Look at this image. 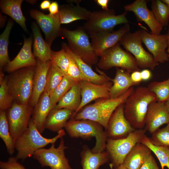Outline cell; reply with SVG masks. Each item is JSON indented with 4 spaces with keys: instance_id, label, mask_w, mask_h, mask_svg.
Listing matches in <instances>:
<instances>
[{
    "instance_id": "obj_45",
    "label": "cell",
    "mask_w": 169,
    "mask_h": 169,
    "mask_svg": "<svg viewBox=\"0 0 169 169\" xmlns=\"http://www.w3.org/2000/svg\"><path fill=\"white\" fill-rule=\"evenodd\" d=\"M131 78L134 85L139 84L142 81L140 71H136L131 74Z\"/></svg>"
},
{
    "instance_id": "obj_14",
    "label": "cell",
    "mask_w": 169,
    "mask_h": 169,
    "mask_svg": "<svg viewBox=\"0 0 169 169\" xmlns=\"http://www.w3.org/2000/svg\"><path fill=\"white\" fill-rule=\"evenodd\" d=\"M142 42L153 56L155 61L163 63L169 60V56L166 51L167 48V34H154L145 30H139Z\"/></svg>"
},
{
    "instance_id": "obj_31",
    "label": "cell",
    "mask_w": 169,
    "mask_h": 169,
    "mask_svg": "<svg viewBox=\"0 0 169 169\" xmlns=\"http://www.w3.org/2000/svg\"><path fill=\"white\" fill-rule=\"evenodd\" d=\"M81 101L80 85L79 83H77L60 100L54 108H66L75 112L79 107Z\"/></svg>"
},
{
    "instance_id": "obj_12",
    "label": "cell",
    "mask_w": 169,
    "mask_h": 169,
    "mask_svg": "<svg viewBox=\"0 0 169 169\" xmlns=\"http://www.w3.org/2000/svg\"><path fill=\"white\" fill-rule=\"evenodd\" d=\"M33 109L29 104L22 105L15 102L8 110L6 115L9 131L14 143L28 128Z\"/></svg>"
},
{
    "instance_id": "obj_37",
    "label": "cell",
    "mask_w": 169,
    "mask_h": 169,
    "mask_svg": "<svg viewBox=\"0 0 169 169\" xmlns=\"http://www.w3.org/2000/svg\"><path fill=\"white\" fill-rule=\"evenodd\" d=\"M151 11L157 20L163 27L168 25L169 10L166 5L161 0L151 1Z\"/></svg>"
},
{
    "instance_id": "obj_7",
    "label": "cell",
    "mask_w": 169,
    "mask_h": 169,
    "mask_svg": "<svg viewBox=\"0 0 169 169\" xmlns=\"http://www.w3.org/2000/svg\"><path fill=\"white\" fill-rule=\"evenodd\" d=\"M144 129H136L126 137L117 139L107 138L105 150L111 163L110 166L115 167L122 164L125 157L135 145L141 142L146 135Z\"/></svg>"
},
{
    "instance_id": "obj_28",
    "label": "cell",
    "mask_w": 169,
    "mask_h": 169,
    "mask_svg": "<svg viewBox=\"0 0 169 169\" xmlns=\"http://www.w3.org/2000/svg\"><path fill=\"white\" fill-rule=\"evenodd\" d=\"M130 75V73L123 69L116 68L115 76L111 80L113 84L110 90V98L119 97L134 86Z\"/></svg>"
},
{
    "instance_id": "obj_13",
    "label": "cell",
    "mask_w": 169,
    "mask_h": 169,
    "mask_svg": "<svg viewBox=\"0 0 169 169\" xmlns=\"http://www.w3.org/2000/svg\"><path fill=\"white\" fill-rule=\"evenodd\" d=\"M30 15L35 19L44 33L46 42L51 46L53 41L60 36V26L59 13L54 15L46 14L36 9H31Z\"/></svg>"
},
{
    "instance_id": "obj_43",
    "label": "cell",
    "mask_w": 169,
    "mask_h": 169,
    "mask_svg": "<svg viewBox=\"0 0 169 169\" xmlns=\"http://www.w3.org/2000/svg\"><path fill=\"white\" fill-rule=\"evenodd\" d=\"M16 157L11 156L6 161H0V169H28L18 161Z\"/></svg>"
},
{
    "instance_id": "obj_5",
    "label": "cell",
    "mask_w": 169,
    "mask_h": 169,
    "mask_svg": "<svg viewBox=\"0 0 169 169\" xmlns=\"http://www.w3.org/2000/svg\"><path fill=\"white\" fill-rule=\"evenodd\" d=\"M36 66L26 67L13 72L7 83L9 92L16 102L29 104L33 89V80Z\"/></svg>"
},
{
    "instance_id": "obj_15",
    "label": "cell",
    "mask_w": 169,
    "mask_h": 169,
    "mask_svg": "<svg viewBox=\"0 0 169 169\" xmlns=\"http://www.w3.org/2000/svg\"><path fill=\"white\" fill-rule=\"evenodd\" d=\"M124 103L120 105L111 115L105 130L107 138L117 139L126 137L136 130L124 114Z\"/></svg>"
},
{
    "instance_id": "obj_39",
    "label": "cell",
    "mask_w": 169,
    "mask_h": 169,
    "mask_svg": "<svg viewBox=\"0 0 169 169\" xmlns=\"http://www.w3.org/2000/svg\"><path fill=\"white\" fill-rule=\"evenodd\" d=\"M0 110L6 111L12 106L14 99L9 92L7 79L4 78L2 70H0Z\"/></svg>"
},
{
    "instance_id": "obj_35",
    "label": "cell",
    "mask_w": 169,
    "mask_h": 169,
    "mask_svg": "<svg viewBox=\"0 0 169 169\" xmlns=\"http://www.w3.org/2000/svg\"><path fill=\"white\" fill-rule=\"evenodd\" d=\"M76 83L69 75L64 76L60 84L49 95L51 102L54 108L60 100Z\"/></svg>"
},
{
    "instance_id": "obj_29",
    "label": "cell",
    "mask_w": 169,
    "mask_h": 169,
    "mask_svg": "<svg viewBox=\"0 0 169 169\" xmlns=\"http://www.w3.org/2000/svg\"><path fill=\"white\" fill-rule=\"evenodd\" d=\"M69 52L80 70L84 80L98 84H103L111 81L112 79L98 68L97 70L100 74L94 72L91 66L84 62L79 57L73 52L70 48Z\"/></svg>"
},
{
    "instance_id": "obj_20",
    "label": "cell",
    "mask_w": 169,
    "mask_h": 169,
    "mask_svg": "<svg viewBox=\"0 0 169 169\" xmlns=\"http://www.w3.org/2000/svg\"><path fill=\"white\" fill-rule=\"evenodd\" d=\"M22 47L16 57L5 67V70L8 73L13 72L19 69L29 66H36L37 60L32 51L33 39L32 37L26 38L23 37Z\"/></svg>"
},
{
    "instance_id": "obj_3",
    "label": "cell",
    "mask_w": 169,
    "mask_h": 169,
    "mask_svg": "<svg viewBox=\"0 0 169 169\" xmlns=\"http://www.w3.org/2000/svg\"><path fill=\"white\" fill-rule=\"evenodd\" d=\"M65 135L64 129L59 131L54 137L49 138L43 137L38 131L31 118L27 129L16 140L15 149L17 151L16 157L24 161L33 156L34 153L49 144L55 143L59 138Z\"/></svg>"
},
{
    "instance_id": "obj_44",
    "label": "cell",
    "mask_w": 169,
    "mask_h": 169,
    "mask_svg": "<svg viewBox=\"0 0 169 169\" xmlns=\"http://www.w3.org/2000/svg\"><path fill=\"white\" fill-rule=\"evenodd\" d=\"M140 169H159L153 156L151 154Z\"/></svg>"
},
{
    "instance_id": "obj_16",
    "label": "cell",
    "mask_w": 169,
    "mask_h": 169,
    "mask_svg": "<svg viewBox=\"0 0 169 169\" xmlns=\"http://www.w3.org/2000/svg\"><path fill=\"white\" fill-rule=\"evenodd\" d=\"M130 29L129 24L127 23L115 31L89 33L92 45L97 55L100 56L105 50L119 43L122 36L130 32Z\"/></svg>"
},
{
    "instance_id": "obj_2",
    "label": "cell",
    "mask_w": 169,
    "mask_h": 169,
    "mask_svg": "<svg viewBox=\"0 0 169 169\" xmlns=\"http://www.w3.org/2000/svg\"><path fill=\"white\" fill-rule=\"evenodd\" d=\"M134 89L132 86L117 98L98 99L94 103L84 107L72 118L76 120L87 119L95 121L105 130L113 112L119 106L125 102Z\"/></svg>"
},
{
    "instance_id": "obj_36",
    "label": "cell",
    "mask_w": 169,
    "mask_h": 169,
    "mask_svg": "<svg viewBox=\"0 0 169 169\" xmlns=\"http://www.w3.org/2000/svg\"><path fill=\"white\" fill-rule=\"evenodd\" d=\"M64 76L60 69L51 62L47 74L46 84L44 91L50 95L60 84Z\"/></svg>"
},
{
    "instance_id": "obj_8",
    "label": "cell",
    "mask_w": 169,
    "mask_h": 169,
    "mask_svg": "<svg viewBox=\"0 0 169 169\" xmlns=\"http://www.w3.org/2000/svg\"><path fill=\"white\" fill-rule=\"evenodd\" d=\"M126 12L116 15L113 9L91 12L89 18L83 27L88 33L102 32H112L116 25L129 22Z\"/></svg>"
},
{
    "instance_id": "obj_52",
    "label": "cell",
    "mask_w": 169,
    "mask_h": 169,
    "mask_svg": "<svg viewBox=\"0 0 169 169\" xmlns=\"http://www.w3.org/2000/svg\"><path fill=\"white\" fill-rule=\"evenodd\" d=\"M114 169H128L125 167L122 164L114 167Z\"/></svg>"
},
{
    "instance_id": "obj_34",
    "label": "cell",
    "mask_w": 169,
    "mask_h": 169,
    "mask_svg": "<svg viewBox=\"0 0 169 169\" xmlns=\"http://www.w3.org/2000/svg\"><path fill=\"white\" fill-rule=\"evenodd\" d=\"M141 143L147 146L156 155L160 162L161 169H164L165 166L169 169V146L154 145L146 135Z\"/></svg>"
},
{
    "instance_id": "obj_50",
    "label": "cell",
    "mask_w": 169,
    "mask_h": 169,
    "mask_svg": "<svg viewBox=\"0 0 169 169\" xmlns=\"http://www.w3.org/2000/svg\"><path fill=\"white\" fill-rule=\"evenodd\" d=\"M164 104L169 114V98L166 101Z\"/></svg>"
},
{
    "instance_id": "obj_21",
    "label": "cell",
    "mask_w": 169,
    "mask_h": 169,
    "mask_svg": "<svg viewBox=\"0 0 169 169\" xmlns=\"http://www.w3.org/2000/svg\"><path fill=\"white\" fill-rule=\"evenodd\" d=\"M37 64L33 80V89L29 104L33 107L38 103L45 90L47 75L51 60L43 62L37 59Z\"/></svg>"
},
{
    "instance_id": "obj_54",
    "label": "cell",
    "mask_w": 169,
    "mask_h": 169,
    "mask_svg": "<svg viewBox=\"0 0 169 169\" xmlns=\"http://www.w3.org/2000/svg\"><path fill=\"white\" fill-rule=\"evenodd\" d=\"M168 28H169L168 30H169V25H168Z\"/></svg>"
},
{
    "instance_id": "obj_26",
    "label": "cell",
    "mask_w": 169,
    "mask_h": 169,
    "mask_svg": "<svg viewBox=\"0 0 169 169\" xmlns=\"http://www.w3.org/2000/svg\"><path fill=\"white\" fill-rule=\"evenodd\" d=\"M33 37V54L37 59L43 62L51 60V46L43 38L38 24L35 22L31 24Z\"/></svg>"
},
{
    "instance_id": "obj_11",
    "label": "cell",
    "mask_w": 169,
    "mask_h": 169,
    "mask_svg": "<svg viewBox=\"0 0 169 169\" xmlns=\"http://www.w3.org/2000/svg\"><path fill=\"white\" fill-rule=\"evenodd\" d=\"M55 143L51 144L49 148L39 149L34 153L33 158L42 167L49 166L50 169H72L65 156V151L67 147L63 137L60 138L57 148L55 147Z\"/></svg>"
},
{
    "instance_id": "obj_32",
    "label": "cell",
    "mask_w": 169,
    "mask_h": 169,
    "mask_svg": "<svg viewBox=\"0 0 169 169\" xmlns=\"http://www.w3.org/2000/svg\"><path fill=\"white\" fill-rule=\"evenodd\" d=\"M12 19L8 20L3 33L0 36V70L10 61L8 52L9 38L10 32L13 25Z\"/></svg>"
},
{
    "instance_id": "obj_1",
    "label": "cell",
    "mask_w": 169,
    "mask_h": 169,
    "mask_svg": "<svg viewBox=\"0 0 169 169\" xmlns=\"http://www.w3.org/2000/svg\"><path fill=\"white\" fill-rule=\"evenodd\" d=\"M156 101L155 95L147 87H136L124 103L125 117L135 129H143L148 106Z\"/></svg>"
},
{
    "instance_id": "obj_47",
    "label": "cell",
    "mask_w": 169,
    "mask_h": 169,
    "mask_svg": "<svg viewBox=\"0 0 169 169\" xmlns=\"http://www.w3.org/2000/svg\"><path fill=\"white\" fill-rule=\"evenodd\" d=\"M142 81H147L149 80L152 77V73L149 69H145L141 71Z\"/></svg>"
},
{
    "instance_id": "obj_9",
    "label": "cell",
    "mask_w": 169,
    "mask_h": 169,
    "mask_svg": "<svg viewBox=\"0 0 169 169\" xmlns=\"http://www.w3.org/2000/svg\"><path fill=\"white\" fill-rule=\"evenodd\" d=\"M100 57L97 64L102 69L107 70L114 67L120 68L130 74L140 70L134 56L124 50L119 43L105 50Z\"/></svg>"
},
{
    "instance_id": "obj_23",
    "label": "cell",
    "mask_w": 169,
    "mask_h": 169,
    "mask_svg": "<svg viewBox=\"0 0 169 169\" xmlns=\"http://www.w3.org/2000/svg\"><path fill=\"white\" fill-rule=\"evenodd\" d=\"M91 12L79 4L63 5L59 7V13L61 24H67L79 20H88Z\"/></svg>"
},
{
    "instance_id": "obj_46",
    "label": "cell",
    "mask_w": 169,
    "mask_h": 169,
    "mask_svg": "<svg viewBox=\"0 0 169 169\" xmlns=\"http://www.w3.org/2000/svg\"><path fill=\"white\" fill-rule=\"evenodd\" d=\"M59 7L56 1L52 2L49 8V14L54 15L59 13Z\"/></svg>"
},
{
    "instance_id": "obj_19",
    "label": "cell",
    "mask_w": 169,
    "mask_h": 169,
    "mask_svg": "<svg viewBox=\"0 0 169 169\" xmlns=\"http://www.w3.org/2000/svg\"><path fill=\"white\" fill-rule=\"evenodd\" d=\"M165 102L155 101L149 106L145 120V129L152 134L162 125L169 124V114Z\"/></svg>"
},
{
    "instance_id": "obj_18",
    "label": "cell",
    "mask_w": 169,
    "mask_h": 169,
    "mask_svg": "<svg viewBox=\"0 0 169 169\" xmlns=\"http://www.w3.org/2000/svg\"><path fill=\"white\" fill-rule=\"evenodd\" d=\"M125 12H133L138 20L144 22L150 28L151 33L159 34L163 27L156 19L151 10L148 8L145 0H136L124 7Z\"/></svg>"
},
{
    "instance_id": "obj_22",
    "label": "cell",
    "mask_w": 169,
    "mask_h": 169,
    "mask_svg": "<svg viewBox=\"0 0 169 169\" xmlns=\"http://www.w3.org/2000/svg\"><path fill=\"white\" fill-rule=\"evenodd\" d=\"M54 108L49 95L44 91L33 107L31 118L40 133H42L45 129L44 125L46 119Z\"/></svg>"
},
{
    "instance_id": "obj_25",
    "label": "cell",
    "mask_w": 169,
    "mask_h": 169,
    "mask_svg": "<svg viewBox=\"0 0 169 169\" xmlns=\"http://www.w3.org/2000/svg\"><path fill=\"white\" fill-rule=\"evenodd\" d=\"M151 151L145 145L138 143L125 157L122 165L128 169H140Z\"/></svg>"
},
{
    "instance_id": "obj_30",
    "label": "cell",
    "mask_w": 169,
    "mask_h": 169,
    "mask_svg": "<svg viewBox=\"0 0 169 169\" xmlns=\"http://www.w3.org/2000/svg\"><path fill=\"white\" fill-rule=\"evenodd\" d=\"M23 0H1L0 1L1 11L10 17L26 32H28L26 19L22 13L21 7Z\"/></svg>"
},
{
    "instance_id": "obj_38",
    "label": "cell",
    "mask_w": 169,
    "mask_h": 169,
    "mask_svg": "<svg viewBox=\"0 0 169 169\" xmlns=\"http://www.w3.org/2000/svg\"><path fill=\"white\" fill-rule=\"evenodd\" d=\"M147 87L155 95L157 102H165L169 98V78L161 82H151Z\"/></svg>"
},
{
    "instance_id": "obj_6",
    "label": "cell",
    "mask_w": 169,
    "mask_h": 169,
    "mask_svg": "<svg viewBox=\"0 0 169 169\" xmlns=\"http://www.w3.org/2000/svg\"><path fill=\"white\" fill-rule=\"evenodd\" d=\"M60 36L67 40L71 50L84 62L90 66L97 63L98 56L82 26L78 27L73 30L62 28Z\"/></svg>"
},
{
    "instance_id": "obj_51",
    "label": "cell",
    "mask_w": 169,
    "mask_h": 169,
    "mask_svg": "<svg viewBox=\"0 0 169 169\" xmlns=\"http://www.w3.org/2000/svg\"><path fill=\"white\" fill-rule=\"evenodd\" d=\"M167 44L168 46L167 48V49L166 50V52L168 53V56H169V30H168L167 33Z\"/></svg>"
},
{
    "instance_id": "obj_49",
    "label": "cell",
    "mask_w": 169,
    "mask_h": 169,
    "mask_svg": "<svg viewBox=\"0 0 169 169\" xmlns=\"http://www.w3.org/2000/svg\"><path fill=\"white\" fill-rule=\"evenodd\" d=\"M51 3L50 1L49 0H44L40 3V8L42 10H46L49 9Z\"/></svg>"
},
{
    "instance_id": "obj_41",
    "label": "cell",
    "mask_w": 169,
    "mask_h": 169,
    "mask_svg": "<svg viewBox=\"0 0 169 169\" xmlns=\"http://www.w3.org/2000/svg\"><path fill=\"white\" fill-rule=\"evenodd\" d=\"M51 57V62L60 69L64 76L68 75L69 60L64 48L62 46L61 49L59 51L52 50Z\"/></svg>"
},
{
    "instance_id": "obj_27",
    "label": "cell",
    "mask_w": 169,
    "mask_h": 169,
    "mask_svg": "<svg viewBox=\"0 0 169 169\" xmlns=\"http://www.w3.org/2000/svg\"><path fill=\"white\" fill-rule=\"evenodd\" d=\"M80 156L82 169H99L101 166L108 162L110 159L106 151L94 153L86 145L83 146Z\"/></svg>"
},
{
    "instance_id": "obj_10",
    "label": "cell",
    "mask_w": 169,
    "mask_h": 169,
    "mask_svg": "<svg viewBox=\"0 0 169 169\" xmlns=\"http://www.w3.org/2000/svg\"><path fill=\"white\" fill-rule=\"evenodd\" d=\"M119 43L126 51L133 55L140 69L154 70L159 64L152 55L143 48L139 30L133 33L130 32L126 33Z\"/></svg>"
},
{
    "instance_id": "obj_42",
    "label": "cell",
    "mask_w": 169,
    "mask_h": 169,
    "mask_svg": "<svg viewBox=\"0 0 169 169\" xmlns=\"http://www.w3.org/2000/svg\"><path fill=\"white\" fill-rule=\"evenodd\" d=\"M151 134L149 138L153 144L169 146V124L162 129L159 128Z\"/></svg>"
},
{
    "instance_id": "obj_33",
    "label": "cell",
    "mask_w": 169,
    "mask_h": 169,
    "mask_svg": "<svg viewBox=\"0 0 169 169\" xmlns=\"http://www.w3.org/2000/svg\"><path fill=\"white\" fill-rule=\"evenodd\" d=\"M0 137L8 153L13 155L15 151V143L10 133L6 111L0 110Z\"/></svg>"
},
{
    "instance_id": "obj_40",
    "label": "cell",
    "mask_w": 169,
    "mask_h": 169,
    "mask_svg": "<svg viewBox=\"0 0 169 169\" xmlns=\"http://www.w3.org/2000/svg\"><path fill=\"white\" fill-rule=\"evenodd\" d=\"M62 46L64 49L69 60V65L67 75L71 77L76 83L84 80L80 70L76 61L71 54L68 45L65 43L62 44Z\"/></svg>"
},
{
    "instance_id": "obj_48",
    "label": "cell",
    "mask_w": 169,
    "mask_h": 169,
    "mask_svg": "<svg viewBox=\"0 0 169 169\" xmlns=\"http://www.w3.org/2000/svg\"><path fill=\"white\" fill-rule=\"evenodd\" d=\"M96 3L100 6L103 10H108V5L110 1L109 0H95L94 1Z\"/></svg>"
},
{
    "instance_id": "obj_24",
    "label": "cell",
    "mask_w": 169,
    "mask_h": 169,
    "mask_svg": "<svg viewBox=\"0 0 169 169\" xmlns=\"http://www.w3.org/2000/svg\"><path fill=\"white\" fill-rule=\"evenodd\" d=\"M74 111L66 108H54L47 117L45 129L57 133L64 128L69 119L72 118Z\"/></svg>"
},
{
    "instance_id": "obj_17",
    "label": "cell",
    "mask_w": 169,
    "mask_h": 169,
    "mask_svg": "<svg viewBox=\"0 0 169 169\" xmlns=\"http://www.w3.org/2000/svg\"><path fill=\"white\" fill-rule=\"evenodd\" d=\"M79 83L81 101L79 107L74 113L72 118L91 101L100 99L110 97V90L113 84L112 81L103 84H98L85 80L81 81Z\"/></svg>"
},
{
    "instance_id": "obj_53",
    "label": "cell",
    "mask_w": 169,
    "mask_h": 169,
    "mask_svg": "<svg viewBox=\"0 0 169 169\" xmlns=\"http://www.w3.org/2000/svg\"><path fill=\"white\" fill-rule=\"evenodd\" d=\"M161 1L166 5L169 10V0H161Z\"/></svg>"
},
{
    "instance_id": "obj_4",
    "label": "cell",
    "mask_w": 169,
    "mask_h": 169,
    "mask_svg": "<svg viewBox=\"0 0 169 169\" xmlns=\"http://www.w3.org/2000/svg\"><path fill=\"white\" fill-rule=\"evenodd\" d=\"M103 127L99 123L92 120H76L71 118L64 128L69 136L72 138H80L90 140L95 137V145L91 150L93 153H97L105 150L107 137Z\"/></svg>"
}]
</instances>
